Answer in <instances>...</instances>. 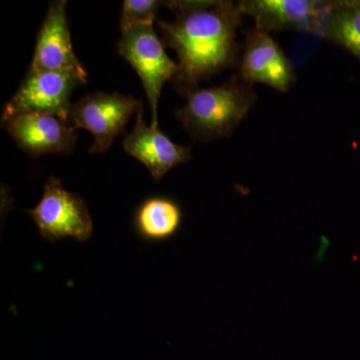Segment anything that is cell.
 <instances>
[{
	"mask_svg": "<svg viewBox=\"0 0 360 360\" xmlns=\"http://www.w3.org/2000/svg\"><path fill=\"white\" fill-rule=\"evenodd\" d=\"M175 20L158 21L163 44L179 58L172 82L186 96L198 82L233 65L238 53L236 32L243 13L232 1H167Z\"/></svg>",
	"mask_w": 360,
	"mask_h": 360,
	"instance_id": "obj_1",
	"label": "cell"
},
{
	"mask_svg": "<svg viewBox=\"0 0 360 360\" xmlns=\"http://www.w3.org/2000/svg\"><path fill=\"white\" fill-rule=\"evenodd\" d=\"M186 96V105L175 116L198 141L229 136L252 110L257 99L251 85L243 82L196 89Z\"/></svg>",
	"mask_w": 360,
	"mask_h": 360,
	"instance_id": "obj_2",
	"label": "cell"
},
{
	"mask_svg": "<svg viewBox=\"0 0 360 360\" xmlns=\"http://www.w3.org/2000/svg\"><path fill=\"white\" fill-rule=\"evenodd\" d=\"M118 53L127 59L141 79L151 110V127H158V101L165 82L174 79L179 65L167 56L153 23L122 28Z\"/></svg>",
	"mask_w": 360,
	"mask_h": 360,
	"instance_id": "obj_3",
	"label": "cell"
},
{
	"mask_svg": "<svg viewBox=\"0 0 360 360\" xmlns=\"http://www.w3.org/2000/svg\"><path fill=\"white\" fill-rule=\"evenodd\" d=\"M39 229L40 236L51 245L65 238L84 243L94 233V221L86 203L66 191L60 180L49 177L39 205L26 210Z\"/></svg>",
	"mask_w": 360,
	"mask_h": 360,
	"instance_id": "obj_4",
	"label": "cell"
},
{
	"mask_svg": "<svg viewBox=\"0 0 360 360\" xmlns=\"http://www.w3.org/2000/svg\"><path fill=\"white\" fill-rule=\"evenodd\" d=\"M142 108V101L132 96L96 92L71 104L68 124L73 130H89L94 139L89 153H103L123 134L131 115Z\"/></svg>",
	"mask_w": 360,
	"mask_h": 360,
	"instance_id": "obj_5",
	"label": "cell"
},
{
	"mask_svg": "<svg viewBox=\"0 0 360 360\" xmlns=\"http://www.w3.org/2000/svg\"><path fill=\"white\" fill-rule=\"evenodd\" d=\"M333 2L316 0H245L238 4L255 28L269 33L296 30L323 37Z\"/></svg>",
	"mask_w": 360,
	"mask_h": 360,
	"instance_id": "obj_6",
	"label": "cell"
},
{
	"mask_svg": "<svg viewBox=\"0 0 360 360\" xmlns=\"http://www.w3.org/2000/svg\"><path fill=\"white\" fill-rule=\"evenodd\" d=\"M82 85L65 73L30 70L2 113L1 123L22 113H46L68 123L73 89Z\"/></svg>",
	"mask_w": 360,
	"mask_h": 360,
	"instance_id": "obj_7",
	"label": "cell"
},
{
	"mask_svg": "<svg viewBox=\"0 0 360 360\" xmlns=\"http://www.w3.org/2000/svg\"><path fill=\"white\" fill-rule=\"evenodd\" d=\"M65 0L53 1L37 37L30 70L54 71L71 75L86 84L87 73L73 51Z\"/></svg>",
	"mask_w": 360,
	"mask_h": 360,
	"instance_id": "obj_8",
	"label": "cell"
},
{
	"mask_svg": "<svg viewBox=\"0 0 360 360\" xmlns=\"http://www.w3.org/2000/svg\"><path fill=\"white\" fill-rule=\"evenodd\" d=\"M248 84H262L285 94L295 82V68L269 33L253 28L246 37L239 68Z\"/></svg>",
	"mask_w": 360,
	"mask_h": 360,
	"instance_id": "obj_9",
	"label": "cell"
},
{
	"mask_svg": "<svg viewBox=\"0 0 360 360\" xmlns=\"http://www.w3.org/2000/svg\"><path fill=\"white\" fill-rule=\"evenodd\" d=\"M21 150L32 158L44 155H68L72 153L77 135L58 116L28 112L2 123Z\"/></svg>",
	"mask_w": 360,
	"mask_h": 360,
	"instance_id": "obj_10",
	"label": "cell"
},
{
	"mask_svg": "<svg viewBox=\"0 0 360 360\" xmlns=\"http://www.w3.org/2000/svg\"><path fill=\"white\" fill-rule=\"evenodd\" d=\"M123 148L144 165L155 181L172 168L191 160V149L175 143L158 127H148L143 120V108L136 112L134 131L123 141Z\"/></svg>",
	"mask_w": 360,
	"mask_h": 360,
	"instance_id": "obj_11",
	"label": "cell"
},
{
	"mask_svg": "<svg viewBox=\"0 0 360 360\" xmlns=\"http://www.w3.org/2000/svg\"><path fill=\"white\" fill-rule=\"evenodd\" d=\"M184 221L181 206L165 195L149 196L135 210V233L146 243H160L174 238Z\"/></svg>",
	"mask_w": 360,
	"mask_h": 360,
	"instance_id": "obj_12",
	"label": "cell"
},
{
	"mask_svg": "<svg viewBox=\"0 0 360 360\" xmlns=\"http://www.w3.org/2000/svg\"><path fill=\"white\" fill-rule=\"evenodd\" d=\"M323 37L360 58V4L333 2Z\"/></svg>",
	"mask_w": 360,
	"mask_h": 360,
	"instance_id": "obj_13",
	"label": "cell"
},
{
	"mask_svg": "<svg viewBox=\"0 0 360 360\" xmlns=\"http://www.w3.org/2000/svg\"><path fill=\"white\" fill-rule=\"evenodd\" d=\"M161 4L162 2L156 0H125L120 18V28L155 22Z\"/></svg>",
	"mask_w": 360,
	"mask_h": 360,
	"instance_id": "obj_14",
	"label": "cell"
}]
</instances>
